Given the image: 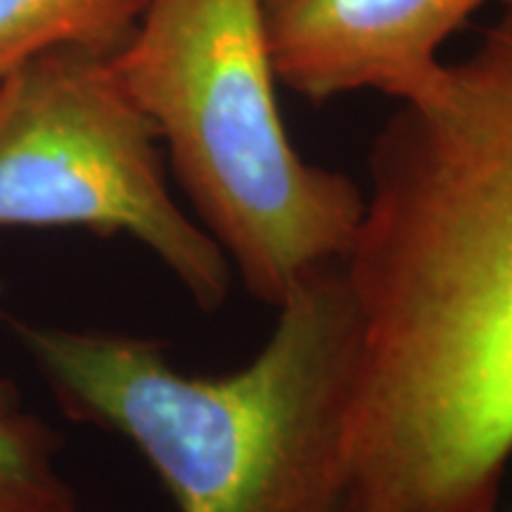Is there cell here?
Listing matches in <instances>:
<instances>
[{
	"label": "cell",
	"instance_id": "6da1fadb",
	"mask_svg": "<svg viewBox=\"0 0 512 512\" xmlns=\"http://www.w3.org/2000/svg\"><path fill=\"white\" fill-rule=\"evenodd\" d=\"M368 169L344 512H491L512 456V0L399 100Z\"/></svg>",
	"mask_w": 512,
	"mask_h": 512
},
{
	"label": "cell",
	"instance_id": "7a4b0ae2",
	"mask_svg": "<svg viewBox=\"0 0 512 512\" xmlns=\"http://www.w3.org/2000/svg\"><path fill=\"white\" fill-rule=\"evenodd\" d=\"M275 309L266 347L226 377L183 375L150 339L12 330L62 411L131 441L178 512H344L363 361L344 259Z\"/></svg>",
	"mask_w": 512,
	"mask_h": 512
},
{
	"label": "cell",
	"instance_id": "3957f363",
	"mask_svg": "<svg viewBox=\"0 0 512 512\" xmlns=\"http://www.w3.org/2000/svg\"><path fill=\"white\" fill-rule=\"evenodd\" d=\"M114 62L256 299L278 306L306 273L349 254L366 195L292 145L261 0H147Z\"/></svg>",
	"mask_w": 512,
	"mask_h": 512
},
{
	"label": "cell",
	"instance_id": "277c9868",
	"mask_svg": "<svg viewBox=\"0 0 512 512\" xmlns=\"http://www.w3.org/2000/svg\"><path fill=\"white\" fill-rule=\"evenodd\" d=\"M117 53L60 48L0 76V228L128 235L214 311L230 261L166 183L159 136Z\"/></svg>",
	"mask_w": 512,
	"mask_h": 512
},
{
	"label": "cell",
	"instance_id": "5b68a950",
	"mask_svg": "<svg viewBox=\"0 0 512 512\" xmlns=\"http://www.w3.org/2000/svg\"><path fill=\"white\" fill-rule=\"evenodd\" d=\"M505 0H261L275 76L311 102L363 88L411 98L441 69L446 41Z\"/></svg>",
	"mask_w": 512,
	"mask_h": 512
},
{
	"label": "cell",
	"instance_id": "8992f818",
	"mask_svg": "<svg viewBox=\"0 0 512 512\" xmlns=\"http://www.w3.org/2000/svg\"><path fill=\"white\" fill-rule=\"evenodd\" d=\"M147 0H0V76L60 48L119 53Z\"/></svg>",
	"mask_w": 512,
	"mask_h": 512
},
{
	"label": "cell",
	"instance_id": "52a82bcc",
	"mask_svg": "<svg viewBox=\"0 0 512 512\" xmlns=\"http://www.w3.org/2000/svg\"><path fill=\"white\" fill-rule=\"evenodd\" d=\"M57 434L19 408H0V512H60L76 503L55 467Z\"/></svg>",
	"mask_w": 512,
	"mask_h": 512
},
{
	"label": "cell",
	"instance_id": "ba28073f",
	"mask_svg": "<svg viewBox=\"0 0 512 512\" xmlns=\"http://www.w3.org/2000/svg\"><path fill=\"white\" fill-rule=\"evenodd\" d=\"M0 408H19L17 389L8 380H0Z\"/></svg>",
	"mask_w": 512,
	"mask_h": 512
},
{
	"label": "cell",
	"instance_id": "9c48e42d",
	"mask_svg": "<svg viewBox=\"0 0 512 512\" xmlns=\"http://www.w3.org/2000/svg\"><path fill=\"white\" fill-rule=\"evenodd\" d=\"M60 512H83V510L79 508V503H74V505H69V508H64Z\"/></svg>",
	"mask_w": 512,
	"mask_h": 512
},
{
	"label": "cell",
	"instance_id": "30bf717a",
	"mask_svg": "<svg viewBox=\"0 0 512 512\" xmlns=\"http://www.w3.org/2000/svg\"><path fill=\"white\" fill-rule=\"evenodd\" d=\"M491 512H501V510H498V508H494V510H491ZM508 512H512V510H508Z\"/></svg>",
	"mask_w": 512,
	"mask_h": 512
}]
</instances>
